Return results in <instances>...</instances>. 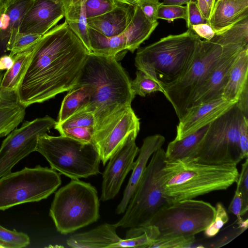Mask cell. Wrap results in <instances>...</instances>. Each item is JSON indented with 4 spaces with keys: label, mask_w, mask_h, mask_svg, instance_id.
Instances as JSON below:
<instances>
[{
    "label": "cell",
    "mask_w": 248,
    "mask_h": 248,
    "mask_svg": "<svg viewBox=\"0 0 248 248\" xmlns=\"http://www.w3.org/2000/svg\"><path fill=\"white\" fill-rule=\"evenodd\" d=\"M88 53L66 21L52 28L33 47L16 92L18 103L27 108L74 88Z\"/></svg>",
    "instance_id": "obj_1"
},
{
    "label": "cell",
    "mask_w": 248,
    "mask_h": 248,
    "mask_svg": "<svg viewBox=\"0 0 248 248\" xmlns=\"http://www.w3.org/2000/svg\"><path fill=\"white\" fill-rule=\"evenodd\" d=\"M130 81L117 58L88 53L75 87L89 84L93 88L90 101L83 109L92 112L95 118L93 143L131 107L135 95Z\"/></svg>",
    "instance_id": "obj_2"
},
{
    "label": "cell",
    "mask_w": 248,
    "mask_h": 248,
    "mask_svg": "<svg viewBox=\"0 0 248 248\" xmlns=\"http://www.w3.org/2000/svg\"><path fill=\"white\" fill-rule=\"evenodd\" d=\"M236 165H210L188 159H166L163 168V195L169 203L192 199L225 190L239 177Z\"/></svg>",
    "instance_id": "obj_3"
},
{
    "label": "cell",
    "mask_w": 248,
    "mask_h": 248,
    "mask_svg": "<svg viewBox=\"0 0 248 248\" xmlns=\"http://www.w3.org/2000/svg\"><path fill=\"white\" fill-rule=\"evenodd\" d=\"M200 41V37L189 30L168 35L139 49L135 65L138 70L157 80L164 89L177 81L188 70Z\"/></svg>",
    "instance_id": "obj_4"
},
{
    "label": "cell",
    "mask_w": 248,
    "mask_h": 248,
    "mask_svg": "<svg viewBox=\"0 0 248 248\" xmlns=\"http://www.w3.org/2000/svg\"><path fill=\"white\" fill-rule=\"evenodd\" d=\"M245 118L236 103L208 125L198 146L185 159L210 165H237L243 159L239 133Z\"/></svg>",
    "instance_id": "obj_5"
},
{
    "label": "cell",
    "mask_w": 248,
    "mask_h": 248,
    "mask_svg": "<svg viewBox=\"0 0 248 248\" xmlns=\"http://www.w3.org/2000/svg\"><path fill=\"white\" fill-rule=\"evenodd\" d=\"M99 204L93 186L72 179L55 193L49 215L57 230L66 234L96 221L99 217Z\"/></svg>",
    "instance_id": "obj_6"
},
{
    "label": "cell",
    "mask_w": 248,
    "mask_h": 248,
    "mask_svg": "<svg viewBox=\"0 0 248 248\" xmlns=\"http://www.w3.org/2000/svg\"><path fill=\"white\" fill-rule=\"evenodd\" d=\"M36 151L46 159L51 169L71 179L87 178L100 173V158L92 142L46 133L39 136Z\"/></svg>",
    "instance_id": "obj_7"
},
{
    "label": "cell",
    "mask_w": 248,
    "mask_h": 248,
    "mask_svg": "<svg viewBox=\"0 0 248 248\" xmlns=\"http://www.w3.org/2000/svg\"><path fill=\"white\" fill-rule=\"evenodd\" d=\"M166 159L162 148L153 154L124 215L114 224L116 227L129 229L146 225L157 211L169 204L162 187Z\"/></svg>",
    "instance_id": "obj_8"
},
{
    "label": "cell",
    "mask_w": 248,
    "mask_h": 248,
    "mask_svg": "<svg viewBox=\"0 0 248 248\" xmlns=\"http://www.w3.org/2000/svg\"><path fill=\"white\" fill-rule=\"evenodd\" d=\"M61 184L56 170L37 165L0 178V210L47 198Z\"/></svg>",
    "instance_id": "obj_9"
},
{
    "label": "cell",
    "mask_w": 248,
    "mask_h": 248,
    "mask_svg": "<svg viewBox=\"0 0 248 248\" xmlns=\"http://www.w3.org/2000/svg\"><path fill=\"white\" fill-rule=\"evenodd\" d=\"M216 212V208L208 202L193 199L184 200L162 207L147 225L156 227L159 234L157 239L195 236L212 222Z\"/></svg>",
    "instance_id": "obj_10"
},
{
    "label": "cell",
    "mask_w": 248,
    "mask_h": 248,
    "mask_svg": "<svg viewBox=\"0 0 248 248\" xmlns=\"http://www.w3.org/2000/svg\"><path fill=\"white\" fill-rule=\"evenodd\" d=\"M223 49V45L201 40L188 70L177 81L164 89V95L172 105L179 121L186 115L195 93L217 64Z\"/></svg>",
    "instance_id": "obj_11"
},
{
    "label": "cell",
    "mask_w": 248,
    "mask_h": 248,
    "mask_svg": "<svg viewBox=\"0 0 248 248\" xmlns=\"http://www.w3.org/2000/svg\"><path fill=\"white\" fill-rule=\"evenodd\" d=\"M57 122L49 116L24 122L11 132L0 147V178L10 173L19 161L36 151L40 136L54 128Z\"/></svg>",
    "instance_id": "obj_12"
},
{
    "label": "cell",
    "mask_w": 248,
    "mask_h": 248,
    "mask_svg": "<svg viewBox=\"0 0 248 248\" xmlns=\"http://www.w3.org/2000/svg\"><path fill=\"white\" fill-rule=\"evenodd\" d=\"M139 132V130L131 131L108 160L102 176V201L112 200L116 196L127 174L132 170L140 150L136 144Z\"/></svg>",
    "instance_id": "obj_13"
},
{
    "label": "cell",
    "mask_w": 248,
    "mask_h": 248,
    "mask_svg": "<svg viewBox=\"0 0 248 248\" xmlns=\"http://www.w3.org/2000/svg\"><path fill=\"white\" fill-rule=\"evenodd\" d=\"M247 48L248 45L241 43L223 45L218 62L207 79L195 93L189 108L221 96L233 65L242 51Z\"/></svg>",
    "instance_id": "obj_14"
},
{
    "label": "cell",
    "mask_w": 248,
    "mask_h": 248,
    "mask_svg": "<svg viewBox=\"0 0 248 248\" xmlns=\"http://www.w3.org/2000/svg\"><path fill=\"white\" fill-rule=\"evenodd\" d=\"M64 16L62 0H32L22 20L19 32L42 36Z\"/></svg>",
    "instance_id": "obj_15"
},
{
    "label": "cell",
    "mask_w": 248,
    "mask_h": 248,
    "mask_svg": "<svg viewBox=\"0 0 248 248\" xmlns=\"http://www.w3.org/2000/svg\"><path fill=\"white\" fill-rule=\"evenodd\" d=\"M237 102L228 100L220 96L190 108L179 121L174 140H180L209 125Z\"/></svg>",
    "instance_id": "obj_16"
},
{
    "label": "cell",
    "mask_w": 248,
    "mask_h": 248,
    "mask_svg": "<svg viewBox=\"0 0 248 248\" xmlns=\"http://www.w3.org/2000/svg\"><path fill=\"white\" fill-rule=\"evenodd\" d=\"M140 129L139 119L130 107L116 120L110 128L93 144L104 166L123 144L128 135Z\"/></svg>",
    "instance_id": "obj_17"
},
{
    "label": "cell",
    "mask_w": 248,
    "mask_h": 248,
    "mask_svg": "<svg viewBox=\"0 0 248 248\" xmlns=\"http://www.w3.org/2000/svg\"><path fill=\"white\" fill-rule=\"evenodd\" d=\"M32 0H6L0 10V58L9 51L19 34L22 20Z\"/></svg>",
    "instance_id": "obj_18"
},
{
    "label": "cell",
    "mask_w": 248,
    "mask_h": 248,
    "mask_svg": "<svg viewBox=\"0 0 248 248\" xmlns=\"http://www.w3.org/2000/svg\"><path fill=\"white\" fill-rule=\"evenodd\" d=\"M165 141V137L160 134L149 136L144 139L139 150L138 158L134 162L132 172L124 189L122 199L116 208L117 214L124 213L142 176L148 160L154 153L162 148Z\"/></svg>",
    "instance_id": "obj_19"
},
{
    "label": "cell",
    "mask_w": 248,
    "mask_h": 248,
    "mask_svg": "<svg viewBox=\"0 0 248 248\" xmlns=\"http://www.w3.org/2000/svg\"><path fill=\"white\" fill-rule=\"evenodd\" d=\"M117 2L111 11L87 19V26L108 37L123 34L132 19L135 7Z\"/></svg>",
    "instance_id": "obj_20"
},
{
    "label": "cell",
    "mask_w": 248,
    "mask_h": 248,
    "mask_svg": "<svg viewBox=\"0 0 248 248\" xmlns=\"http://www.w3.org/2000/svg\"><path fill=\"white\" fill-rule=\"evenodd\" d=\"M248 16V0H217L208 23L218 32Z\"/></svg>",
    "instance_id": "obj_21"
},
{
    "label": "cell",
    "mask_w": 248,
    "mask_h": 248,
    "mask_svg": "<svg viewBox=\"0 0 248 248\" xmlns=\"http://www.w3.org/2000/svg\"><path fill=\"white\" fill-rule=\"evenodd\" d=\"M117 228L114 224L104 223L89 231L72 235L66 244L76 248H110L121 239L116 233Z\"/></svg>",
    "instance_id": "obj_22"
},
{
    "label": "cell",
    "mask_w": 248,
    "mask_h": 248,
    "mask_svg": "<svg viewBox=\"0 0 248 248\" xmlns=\"http://www.w3.org/2000/svg\"><path fill=\"white\" fill-rule=\"evenodd\" d=\"M66 22L91 53L87 31L86 0H62Z\"/></svg>",
    "instance_id": "obj_23"
},
{
    "label": "cell",
    "mask_w": 248,
    "mask_h": 248,
    "mask_svg": "<svg viewBox=\"0 0 248 248\" xmlns=\"http://www.w3.org/2000/svg\"><path fill=\"white\" fill-rule=\"evenodd\" d=\"M158 24L157 21H149L139 6H136L132 19L123 33L126 39L127 50L133 53L149 37Z\"/></svg>",
    "instance_id": "obj_24"
},
{
    "label": "cell",
    "mask_w": 248,
    "mask_h": 248,
    "mask_svg": "<svg viewBox=\"0 0 248 248\" xmlns=\"http://www.w3.org/2000/svg\"><path fill=\"white\" fill-rule=\"evenodd\" d=\"M87 31L91 53L117 58L120 53L127 50L126 39L124 33L108 37L88 26Z\"/></svg>",
    "instance_id": "obj_25"
},
{
    "label": "cell",
    "mask_w": 248,
    "mask_h": 248,
    "mask_svg": "<svg viewBox=\"0 0 248 248\" xmlns=\"http://www.w3.org/2000/svg\"><path fill=\"white\" fill-rule=\"evenodd\" d=\"M248 48L240 53L233 65L221 96L228 100L237 101L248 81Z\"/></svg>",
    "instance_id": "obj_26"
},
{
    "label": "cell",
    "mask_w": 248,
    "mask_h": 248,
    "mask_svg": "<svg viewBox=\"0 0 248 248\" xmlns=\"http://www.w3.org/2000/svg\"><path fill=\"white\" fill-rule=\"evenodd\" d=\"M93 92V88L89 84L76 87L69 91L62 102L57 123L83 109L89 103Z\"/></svg>",
    "instance_id": "obj_27"
},
{
    "label": "cell",
    "mask_w": 248,
    "mask_h": 248,
    "mask_svg": "<svg viewBox=\"0 0 248 248\" xmlns=\"http://www.w3.org/2000/svg\"><path fill=\"white\" fill-rule=\"evenodd\" d=\"M208 125L180 140L170 142L165 151L166 159L170 161L187 158L203 137Z\"/></svg>",
    "instance_id": "obj_28"
},
{
    "label": "cell",
    "mask_w": 248,
    "mask_h": 248,
    "mask_svg": "<svg viewBox=\"0 0 248 248\" xmlns=\"http://www.w3.org/2000/svg\"><path fill=\"white\" fill-rule=\"evenodd\" d=\"M33 47L13 57V65L4 73L1 80L0 87L3 90L16 92L31 58Z\"/></svg>",
    "instance_id": "obj_29"
},
{
    "label": "cell",
    "mask_w": 248,
    "mask_h": 248,
    "mask_svg": "<svg viewBox=\"0 0 248 248\" xmlns=\"http://www.w3.org/2000/svg\"><path fill=\"white\" fill-rule=\"evenodd\" d=\"M25 108L18 102L0 106V138L7 136L22 122Z\"/></svg>",
    "instance_id": "obj_30"
},
{
    "label": "cell",
    "mask_w": 248,
    "mask_h": 248,
    "mask_svg": "<svg viewBox=\"0 0 248 248\" xmlns=\"http://www.w3.org/2000/svg\"><path fill=\"white\" fill-rule=\"evenodd\" d=\"M209 41L222 46L230 43L248 45V16L223 31L215 32L214 36Z\"/></svg>",
    "instance_id": "obj_31"
},
{
    "label": "cell",
    "mask_w": 248,
    "mask_h": 248,
    "mask_svg": "<svg viewBox=\"0 0 248 248\" xmlns=\"http://www.w3.org/2000/svg\"><path fill=\"white\" fill-rule=\"evenodd\" d=\"M135 78L130 81L131 90L135 95L145 97L147 94L159 92L163 94L164 90L160 83L145 72L138 70Z\"/></svg>",
    "instance_id": "obj_32"
},
{
    "label": "cell",
    "mask_w": 248,
    "mask_h": 248,
    "mask_svg": "<svg viewBox=\"0 0 248 248\" xmlns=\"http://www.w3.org/2000/svg\"><path fill=\"white\" fill-rule=\"evenodd\" d=\"M144 226L145 232L140 235L129 238L121 239L119 242L112 245L110 248H148L149 246L158 238L159 234L155 226L152 225Z\"/></svg>",
    "instance_id": "obj_33"
},
{
    "label": "cell",
    "mask_w": 248,
    "mask_h": 248,
    "mask_svg": "<svg viewBox=\"0 0 248 248\" xmlns=\"http://www.w3.org/2000/svg\"><path fill=\"white\" fill-rule=\"evenodd\" d=\"M30 243L29 236L15 230H9L0 225V247L1 248H21Z\"/></svg>",
    "instance_id": "obj_34"
},
{
    "label": "cell",
    "mask_w": 248,
    "mask_h": 248,
    "mask_svg": "<svg viewBox=\"0 0 248 248\" xmlns=\"http://www.w3.org/2000/svg\"><path fill=\"white\" fill-rule=\"evenodd\" d=\"M83 126H95L93 114L85 109L77 112L60 123L57 122L54 128L59 131L69 128Z\"/></svg>",
    "instance_id": "obj_35"
},
{
    "label": "cell",
    "mask_w": 248,
    "mask_h": 248,
    "mask_svg": "<svg viewBox=\"0 0 248 248\" xmlns=\"http://www.w3.org/2000/svg\"><path fill=\"white\" fill-rule=\"evenodd\" d=\"M195 241L194 236L158 238L148 248H187L191 247Z\"/></svg>",
    "instance_id": "obj_36"
},
{
    "label": "cell",
    "mask_w": 248,
    "mask_h": 248,
    "mask_svg": "<svg viewBox=\"0 0 248 248\" xmlns=\"http://www.w3.org/2000/svg\"><path fill=\"white\" fill-rule=\"evenodd\" d=\"M117 3L115 0H86L87 20L111 11L116 6Z\"/></svg>",
    "instance_id": "obj_37"
},
{
    "label": "cell",
    "mask_w": 248,
    "mask_h": 248,
    "mask_svg": "<svg viewBox=\"0 0 248 248\" xmlns=\"http://www.w3.org/2000/svg\"><path fill=\"white\" fill-rule=\"evenodd\" d=\"M187 19L186 6L177 5H167L162 3L159 6L156 19H162L171 21L176 19Z\"/></svg>",
    "instance_id": "obj_38"
},
{
    "label": "cell",
    "mask_w": 248,
    "mask_h": 248,
    "mask_svg": "<svg viewBox=\"0 0 248 248\" xmlns=\"http://www.w3.org/2000/svg\"><path fill=\"white\" fill-rule=\"evenodd\" d=\"M41 37L37 34L19 33L12 45L9 55L13 57L16 54L32 48Z\"/></svg>",
    "instance_id": "obj_39"
},
{
    "label": "cell",
    "mask_w": 248,
    "mask_h": 248,
    "mask_svg": "<svg viewBox=\"0 0 248 248\" xmlns=\"http://www.w3.org/2000/svg\"><path fill=\"white\" fill-rule=\"evenodd\" d=\"M216 215L212 222L203 231L207 238L215 236L229 220V217L223 204L218 202L216 206Z\"/></svg>",
    "instance_id": "obj_40"
},
{
    "label": "cell",
    "mask_w": 248,
    "mask_h": 248,
    "mask_svg": "<svg viewBox=\"0 0 248 248\" xmlns=\"http://www.w3.org/2000/svg\"><path fill=\"white\" fill-rule=\"evenodd\" d=\"M61 136L69 137L86 143H93L95 132L94 126H83L69 128L58 131Z\"/></svg>",
    "instance_id": "obj_41"
},
{
    "label": "cell",
    "mask_w": 248,
    "mask_h": 248,
    "mask_svg": "<svg viewBox=\"0 0 248 248\" xmlns=\"http://www.w3.org/2000/svg\"><path fill=\"white\" fill-rule=\"evenodd\" d=\"M236 183L238 184L242 196L243 204L241 216L247 214L248 210V159L242 164V169Z\"/></svg>",
    "instance_id": "obj_42"
},
{
    "label": "cell",
    "mask_w": 248,
    "mask_h": 248,
    "mask_svg": "<svg viewBox=\"0 0 248 248\" xmlns=\"http://www.w3.org/2000/svg\"><path fill=\"white\" fill-rule=\"evenodd\" d=\"M243 200L242 196L239 189L238 184L236 183V188L234 196L229 205V210L237 217V224L239 228L242 231H245L248 228V220L246 219L243 220L241 216V212L242 208Z\"/></svg>",
    "instance_id": "obj_43"
},
{
    "label": "cell",
    "mask_w": 248,
    "mask_h": 248,
    "mask_svg": "<svg viewBox=\"0 0 248 248\" xmlns=\"http://www.w3.org/2000/svg\"><path fill=\"white\" fill-rule=\"evenodd\" d=\"M187 19L186 20L188 30H191L193 25L208 23L201 14L197 4V2L191 0L186 3Z\"/></svg>",
    "instance_id": "obj_44"
},
{
    "label": "cell",
    "mask_w": 248,
    "mask_h": 248,
    "mask_svg": "<svg viewBox=\"0 0 248 248\" xmlns=\"http://www.w3.org/2000/svg\"><path fill=\"white\" fill-rule=\"evenodd\" d=\"M162 3L159 0H141L138 6L149 21L155 22L158 8Z\"/></svg>",
    "instance_id": "obj_45"
},
{
    "label": "cell",
    "mask_w": 248,
    "mask_h": 248,
    "mask_svg": "<svg viewBox=\"0 0 248 248\" xmlns=\"http://www.w3.org/2000/svg\"><path fill=\"white\" fill-rule=\"evenodd\" d=\"M239 144L243 159L248 156V119L245 118L240 129Z\"/></svg>",
    "instance_id": "obj_46"
},
{
    "label": "cell",
    "mask_w": 248,
    "mask_h": 248,
    "mask_svg": "<svg viewBox=\"0 0 248 248\" xmlns=\"http://www.w3.org/2000/svg\"><path fill=\"white\" fill-rule=\"evenodd\" d=\"M191 31L195 32L198 36L208 41L215 34V31L208 23L193 25Z\"/></svg>",
    "instance_id": "obj_47"
},
{
    "label": "cell",
    "mask_w": 248,
    "mask_h": 248,
    "mask_svg": "<svg viewBox=\"0 0 248 248\" xmlns=\"http://www.w3.org/2000/svg\"><path fill=\"white\" fill-rule=\"evenodd\" d=\"M236 105L244 116L248 119V82L241 92Z\"/></svg>",
    "instance_id": "obj_48"
},
{
    "label": "cell",
    "mask_w": 248,
    "mask_h": 248,
    "mask_svg": "<svg viewBox=\"0 0 248 248\" xmlns=\"http://www.w3.org/2000/svg\"><path fill=\"white\" fill-rule=\"evenodd\" d=\"M3 75L2 71L0 70V106L18 102L16 92L4 91L1 88L0 85Z\"/></svg>",
    "instance_id": "obj_49"
},
{
    "label": "cell",
    "mask_w": 248,
    "mask_h": 248,
    "mask_svg": "<svg viewBox=\"0 0 248 248\" xmlns=\"http://www.w3.org/2000/svg\"><path fill=\"white\" fill-rule=\"evenodd\" d=\"M196 2L201 14L208 21L212 12L211 9L205 0H197Z\"/></svg>",
    "instance_id": "obj_50"
},
{
    "label": "cell",
    "mask_w": 248,
    "mask_h": 248,
    "mask_svg": "<svg viewBox=\"0 0 248 248\" xmlns=\"http://www.w3.org/2000/svg\"><path fill=\"white\" fill-rule=\"evenodd\" d=\"M14 58L9 55L5 54L0 58V70H8L13 66Z\"/></svg>",
    "instance_id": "obj_51"
},
{
    "label": "cell",
    "mask_w": 248,
    "mask_h": 248,
    "mask_svg": "<svg viewBox=\"0 0 248 248\" xmlns=\"http://www.w3.org/2000/svg\"><path fill=\"white\" fill-rule=\"evenodd\" d=\"M163 3L167 5H182L186 4L191 0H162Z\"/></svg>",
    "instance_id": "obj_52"
},
{
    "label": "cell",
    "mask_w": 248,
    "mask_h": 248,
    "mask_svg": "<svg viewBox=\"0 0 248 248\" xmlns=\"http://www.w3.org/2000/svg\"><path fill=\"white\" fill-rule=\"evenodd\" d=\"M116 1L127 4L133 7H136L138 5L139 3L141 0H115Z\"/></svg>",
    "instance_id": "obj_53"
},
{
    "label": "cell",
    "mask_w": 248,
    "mask_h": 248,
    "mask_svg": "<svg viewBox=\"0 0 248 248\" xmlns=\"http://www.w3.org/2000/svg\"><path fill=\"white\" fill-rule=\"evenodd\" d=\"M205 1L212 11L215 3V0H205Z\"/></svg>",
    "instance_id": "obj_54"
},
{
    "label": "cell",
    "mask_w": 248,
    "mask_h": 248,
    "mask_svg": "<svg viewBox=\"0 0 248 248\" xmlns=\"http://www.w3.org/2000/svg\"><path fill=\"white\" fill-rule=\"evenodd\" d=\"M5 1H6V0H0V10L3 7Z\"/></svg>",
    "instance_id": "obj_55"
},
{
    "label": "cell",
    "mask_w": 248,
    "mask_h": 248,
    "mask_svg": "<svg viewBox=\"0 0 248 248\" xmlns=\"http://www.w3.org/2000/svg\"><path fill=\"white\" fill-rule=\"evenodd\" d=\"M0 248H1V247H0Z\"/></svg>",
    "instance_id": "obj_56"
}]
</instances>
